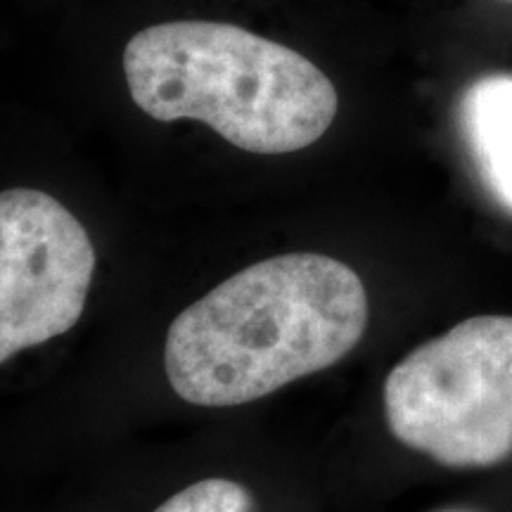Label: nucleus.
I'll return each mask as SVG.
<instances>
[{"mask_svg": "<svg viewBox=\"0 0 512 512\" xmlns=\"http://www.w3.org/2000/svg\"><path fill=\"white\" fill-rule=\"evenodd\" d=\"M366 328L368 294L354 268L325 254H283L178 313L164 368L192 406H242L335 366Z\"/></svg>", "mask_w": 512, "mask_h": 512, "instance_id": "nucleus-1", "label": "nucleus"}, {"mask_svg": "<svg viewBox=\"0 0 512 512\" xmlns=\"http://www.w3.org/2000/svg\"><path fill=\"white\" fill-rule=\"evenodd\" d=\"M124 74L147 117L202 121L254 155L313 145L339 107L309 57L226 22L181 19L138 31L126 43Z\"/></svg>", "mask_w": 512, "mask_h": 512, "instance_id": "nucleus-2", "label": "nucleus"}, {"mask_svg": "<svg viewBox=\"0 0 512 512\" xmlns=\"http://www.w3.org/2000/svg\"><path fill=\"white\" fill-rule=\"evenodd\" d=\"M384 415L403 446L453 470L512 456V316H475L396 363Z\"/></svg>", "mask_w": 512, "mask_h": 512, "instance_id": "nucleus-3", "label": "nucleus"}, {"mask_svg": "<svg viewBox=\"0 0 512 512\" xmlns=\"http://www.w3.org/2000/svg\"><path fill=\"white\" fill-rule=\"evenodd\" d=\"M95 249L53 195L0 192V363L64 335L86 309Z\"/></svg>", "mask_w": 512, "mask_h": 512, "instance_id": "nucleus-4", "label": "nucleus"}, {"mask_svg": "<svg viewBox=\"0 0 512 512\" xmlns=\"http://www.w3.org/2000/svg\"><path fill=\"white\" fill-rule=\"evenodd\" d=\"M460 124L494 200L512 214V76H486L467 88Z\"/></svg>", "mask_w": 512, "mask_h": 512, "instance_id": "nucleus-5", "label": "nucleus"}, {"mask_svg": "<svg viewBox=\"0 0 512 512\" xmlns=\"http://www.w3.org/2000/svg\"><path fill=\"white\" fill-rule=\"evenodd\" d=\"M252 496L245 486L230 479H202L178 491L155 512H249Z\"/></svg>", "mask_w": 512, "mask_h": 512, "instance_id": "nucleus-6", "label": "nucleus"}, {"mask_svg": "<svg viewBox=\"0 0 512 512\" xmlns=\"http://www.w3.org/2000/svg\"><path fill=\"white\" fill-rule=\"evenodd\" d=\"M434 512H482V510L470 508V505H448V508H439Z\"/></svg>", "mask_w": 512, "mask_h": 512, "instance_id": "nucleus-7", "label": "nucleus"}]
</instances>
